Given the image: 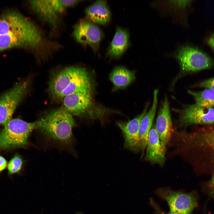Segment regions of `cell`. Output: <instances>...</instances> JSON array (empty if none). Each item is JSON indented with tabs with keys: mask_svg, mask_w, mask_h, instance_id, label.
<instances>
[{
	"mask_svg": "<svg viewBox=\"0 0 214 214\" xmlns=\"http://www.w3.org/2000/svg\"><path fill=\"white\" fill-rule=\"evenodd\" d=\"M85 12L87 19L95 23L102 25L109 21L111 14L107 2L104 0L96 1L87 7Z\"/></svg>",
	"mask_w": 214,
	"mask_h": 214,
	"instance_id": "ac0fdd59",
	"label": "cell"
},
{
	"mask_svg": "<svg viewBox=\"0 0 214 214\" xmlns=\"http://www.w3.org/2000/svg\"><path fill=\"white\" fill-rule=\"evenodd\" d=\"M29 83L19 82L0 97V124L5 125L11 117L19 104L26 95Z\"/></svg>",
	"mask_w": 214,
	"mask_h": 214,
	"instance_id": "52a82bcc",
	"label": "cell"
},
{
	"mask_svg": "<svg viewBox=\"0 0 214 214\" xmlns=\"http://www.w3.org/2000/svg\"><path fill=\"white\" fill-rule=\"evenodd\" d=\"M89 74L84 68L70 66L55 73L51 78L48 91L54 99L61 101L65 96L79 92H91Z\"/></svg>",
	"mask_w": 214,
	"mask_h": 214,
	"instance_id": "6da1fadb",
	"label": "cell"
},
{
	"mask_svg": "<svg viewBox=\"0 0 214 214\" xmlns=\"http://www.w3.org/2000/svg\"><path fill=\"white\" fill-rule=\"evenodd\" d=\"M81 1L78 0H30L29 3L33 12L52 29L57 28L62 15L69 7Z\"/></svg>",
	"mask_w": 214,
	"mask_h": 214,
	"instance_id": "5b68a950",
	"label": "cell"
},
{
	"mask_svg": "<svg viewBox=\"0 0 214 214\" xmlns=\"http://www.w3.org/2000/svg\"><path fill=\"white\" fill-rule=\"evenodd\" d=\"M109 78L115 90L126 87L135 80V75L133 72L125 67L118 66L111 73Z\"/></svg>",
	"mask_w": 214,
	"mask_h": 214,
	"instance_id": "d6986e66",
	"label": "cell"
},
{
	"mask_svg": "<svg viewBox=\"0 0 214 214\" xmlns=\"http://www.w3.org/2000/svg\"><path fill=\"white\" fill-rule=\"evenodd\" d=\"M155 126L160 140L166 146L170 139L172 127L169 103L166 96L158 112Z\"/></svg>",
	"mask_w": 214,
	"mask_h": 214,
	"instance_id": "9a60e30c",
	"label": "cell"
},
{
	"mask_svg": "<svg viewBox=\"0 0 214 214\" xmlns=\"http://www.w3.org/2000/svg\"><path fill=\"white\" fill-rule=\"evenodd\" d=\"M182 70L186 72H195L210 68L213 65L211 59L199 50L183 46L177 55Z\"/></svg>",
	"mask_w": 214,
	"mask_h": 214,
	"instance_id": "ba28073f",
	"label": "cell"
},
{
	"mask_svg": "<svg viewBox=\"0 0 214 214\" xmlns=\"http://www.w3.org/2000/svg\"><path fill=\"white\" fill-rule=\"evenodd\" d=\"M188 92L194 97L196 104L202 107L214 108V90L207 89L200 91L188 90Z\"/></svg>",
	"mask_w": 214,
	"mask_h": 214,
	"instance_id": "ffe728a7",
	"label": "cell"
},
{
	"mask_svg": "<svg viewBox=\"0 0 214 214\" xmlns=\"http://www.w3.org/2000/svg\"><path fill=\"white\" fill-rule=\"evenodd\" d=\"M76 214H82V213L81 212H80L76 213Z\"/></svg>",
	"mask_w": 214,
	"mask_h": 214,
	"instance_id": "83f0119b",
	"label": "cell"
},
{
	"mask_svg": "<svg viewBox=\"0 0 214 214\" xmlns=\"http://www.w3.org/2000/svg\"><path fill=\"white\" fill-rule=\"evenodd\" d=\"M91 94L90 92H79L67 95L61 100L62 108L72 116L83 115L93 105Z\"/></svg>",
	"mask_w": 214,
	"mask_h": 214,
	"instance_id": "7c38bea8",
	"label": "cell"
},
{
	"mask_svg": "<svg viewBox=\"0 0 214 214\" xmlns=\"http://www.w3.org/2000/svg\"><path fill=\"white\" fill-rule=\"evenodd\" d=\"M23 161L20 155L16 154L10 161L8 165L9 174H12L18 172L21 169Z\"/></svg>",
	"mask_w": 214,
	"mask_h": 214,
	"instance_id": "7402d4cb",
	"label": "cell"
},
{
	"mask_svg": "<svg viewBox=\"0 0 214 214\" xmlns=\"http://www.w3.org/2000/svg\"><path fill=\"white\" fill-rule=\"evenodd\" d=\"M155 193L165 200L170 212L180 214H191L197 205L195 196L191 193L175 191L167 188H159Z\"/></svg>",
	"mask_w": 214,
	"mask_h": 214,
	"instance_id": "8992f818",
	"label": "cell"
},
{
	"mask_svg": "<svg viewBox=\"0 0 214 214\" xmlns=\"http://www.w3.org/2000/svg\"><path fill=\"white\" fill-rule=\"evenodd\" d=\"M18 48L29 50L41 57L45 53L41 46L26 37L13 34L0 35V52Z\"/></svg>",
	"mask_w": 214,
	"mask_h": 214,
	"instance_id": "4fadbf2b",
	"label": "cell"
},
{
	"mask_svg": "<svg viewBox=\"0 0 214 214\" xmlns=\"http://www.w3.org/2000/svg\"><path fill=\"white\" fill-rule=\"evenodd\" d=\"M150 203L155 210L154 214H180L170 211L169 213L165 212L152 199H150Z\"/></svg>",
	"mask_w": 214,
	"mask_h": 214,
	"instance_id": "603a6c76",
	"label": "cell"
},
{
	"mask_svg": "<svg viewBox=\"0 0 214 214\" xmlns=\"http://www.w3.org/2000/svg\"><path fill=\"white\" fill-rule=\"evenodd\" d=\"M37 121L28 122L19 119H11L0 131V150L23 147L28 143Z\"/></svg>",
	"mask_w": 214,
	"mask_h": 214,
	"instance_id": "277c9868",
	"label": "cell"
},
{
	"mask_svg": "<svg viewBox=\"0 0 214 214\" xmlns=\"http://www.w3.org/2000/svg\"><path fill=\"white\" fill-rule=\"evenodd\" d=\"M179 122L181 126L212 124L214 123V108L202 107L196 104L188 106L180 111Z\"/></svg>",
	"mask_w": 214,
	"mask_h": 214,
	"instance_id": "8fae6325",
	"label": "cell"
},
{
	"mask_svg": "<svg viewBox=\"0 0 214 214\" xmlns=\"http://www.w3.org/2000/svg\"><path fill=\"white\" fill-rule=\"evenodd\" d=\"M166 146L160 140L155 126H153L149 132L145 160L163 166L166 160Z\"/></svg>",
	"mask_w": 214,
	"mask_h": 214,
	"instance_id": "5bb4252c",
	"label": "cell"
},
{
	"mask_svg": "<svg viewBox=\"0 0 214 214\" xmlns=\"http://www.w3.org/2000/svg\"><path fill=\"white\" fill-rule=\"evenodd\" d=\"M199 86L200 87L214 90V77L202 81Z\"/></svg>",
	"mask_w": 214,
	"mask_h": 214,
	"instance_id": "cb8c5ba5",
	"label": "cell"
},
{
	"mask_svg": "<svg viewBox=\"0 0 214 214\" xmlns=\"http://www.w3.org/2000/svg\"><path fill=\"white\" fill-rule=\"evenodd\" d=\"M196 140L202 147L209 148L214 152V128L202 129L196 136Z\"/></svg>",
	"mask_w": 214,
	"mask_h": 214,
	"instance_id": "44dd1931",
	"label": "cell"
},
{
	"mask_svg": "<svg viewBox=\"0 0 214 214\" xmlns=\"http://www.w3.org/2000/svg\"><path fill=\"white\" fill-rule=\"evenodd\" d=\"M7 164L6 159L3 157L0 156V172L6 168Z\"/></svg>",
	"mask_w": 214,
	"mask_h": 214,
	"instance_id": "d4e9b609",
	"label": "cell"
},
{
	"mask_svg": "<svg viewBox=\"0 0 214 214\" xmlns=\"http://www.w3.org/2000/svg\"><path fill=\"white\" fill-rule=\"evenodd\" d=\"M129 34L126 29L117 26L113 39L108 47L106 56L114 58L120 57L129 45Z\"/></svg>",
	"mask_w": 214,
	"mask_h": 214,
	"instance_id": "e0dca14e",
	"label": "cell"
},
{
	"mask_svg": "<svg viewBox=\"0 0 214 214\" xmlns=\"http://www.w3.org/2000/svg\"><path fill=\"white\" fill-rule=\"evenodd\" d=\"M7 34L26 37L43 48H47L50 43L34 22L14 10L0 15V35Z\"/></svg>",
	"mask_w": 214,
	"mask_h": 214,
	"instance_id": "7a4b0ae2",
	"label": "cell"
},
{
	"mask_svg": "<svg viewBox=\"0 0 214 214\" xmlns=\"http://www.w3.org/2000/svg\"><path fill=\"white\" fill-rule=\"evenodd\" d=\"M37 121V129L47 138L63 144L71 142L76 123L72 115L63 108L48 112Z\"/></svg>",
	"mask_w": 214,
	"mask_h": 214,
	"instance_id": "3957f363",
	"label": "cell"
},
{
	"mask_svg": "<svg viewBox=\"0 0 214 214\" xmlns=\"http://www.w3.org/2000/svg\"><path fill=\"white\" fill-rule=\"evenodd\" d=\"M208 185L210 190L214 193V174L209 181Z\"/></svg>",
	"mask_w": 214,
	"mask_h": 214,
	"instance_id": "484cf974",
	"label": "cell"
},
{
	"mask_svg": "<svg viewBox=\"0 0 214 214\" xmlns=\"http://www.w3.org/2000/svg\"><path fill=\"white\" fill-rule=\"evenodd\" d=\"M148 107V104H147L143 112L132 120L127 122H118L116 123L123 134L124 147L133 152H138L141 150L139 128Z\"/></svg>",
	"mask_w": 214,
	"mask_h": 214,
	"instance_id": "30bf717a",
	"label": "cell"
},
{
	"mask_svg": "<svg viewBox=\"0 0 214 214\" xmlns=\"http://www.w3.org/2000/svg\"><path fill=\"white\" fill-rule=\"evenodd\" d=\"M158 89L153 92V103L152 107L143 117L140 124L139 135L141 142L142 157L143 156L144 150L146 148L149 135L152 128L158 104Z\"/></svg>",
	"mask_w": 214,
	"mask_h": 214,
	"instance_id": "2e32d148",
	"label": "cell"
},
{
	"mask_svg": "<svg viewBox=\"0 0 214 214\" xmlns=\"http://www.w3.org/2000/svg\"><path fill=\"white\" fill-rule=\"evenodd\" d=\"M73 34L78 42L89 45L95 52L98 50L104 36L100 28L88 19L81 20L74 26Z\"/></svg>",
	"mask_w": 214,
	"mask_h": 214,
	"instance_id": "9c48e42d",
	"label": "cell"
},
{
	"mask_svg": "<svg viewBox=\"0 0 214 214\" xmlns=\"http://www.w3.org/2000/svg\"><path fill=\"white\" fill-rule=\"evenodd\" d=\"M207 42L209 45L214 49V33L208 39Z\"/></svg>",
	"mask_w": 214,
	"mask_h": 214,
	"instance_id": "4316f807",
	"label": "cell"
}]
</instances>
